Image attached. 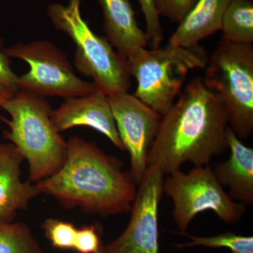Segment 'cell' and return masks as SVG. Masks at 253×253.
Masks as SVG:
<instances>
[{
	"instance_id": "ba28073f",
	"label": "cell",
	"mask_w": 253,
	"mask_h": 253,
	"mask_svg": "<svg viewBox=\"0 0 253 253\" xmlns=\"http://www.w3.org/2000/svg\"><path fill=\"white\" fill-rule=\"evenodd\" d=\"M163 193L172 200V217L182 232L199 213L212 211L228 224L239 221L245 205L234 201L214 175L212 168L195 167L188 173L180 169L163 179Z\"/></svg>"
},
{
	"instance_id": "ac0fdd59",
	"label": "cell",
	"mask_w": 253,
	"mask_h": 253,
	"mask_svg": "<svg viewBox=\"0 0 253 253\" xmlns=\"http://www.w3.org/2000/svg\"><path fill=\"white\" fill-rule=\"evenodd\" d=\"M181 234L191 239V241L185 244L176 245L178 249L192 247V246H205V247L218 249L226 248L232 253H253V236L236 235L234 233L226 232L212 237H199L189 235L185 232Z\"/></svg>"
},
{
	"instance_id": "7402d4cb",
	"label": "cell",
	"mask_w": 253,
	"mask_h": 253,
	"mask_svg": "<svg viewBox=\"0 0 253 253\" xmlns=\"http://www.w3.org/2000/svg\"><path fill=\"white\" fill-rule=\"evenodd\" d=\"M101 244L96 226H83L77 231L74 249L81 253H94Z\"/></svg>"
},
{
	"instance_id": "8fae6325",
	"label": "cell",
	"mask_w": 253,
	"mask_h": 253,
	"mask_svg": "<svg viewBox=\"0 0 253 253\" xmlns=\"http://www.w3.org/2000/svg\"><path fill=\"white\" fill-rule=\"evenodd\" d=\"M51 119L59 132L74 126H89L106 136L118 149L125 151L109 96L99 89L86 96L65 99L57 109L51 111Z\"/></svg>"
},
{
	"instance_id": "52a82bcc",
	"label": "cell",
	"mask_w": 253,
	"mask_h": 253,
	"mask_svg": "<svg viewBox=\"0 0 253 253\" xmlns=\"http://www.w3.org/2000/svg\"><path fill=\"white\" fill-rule=\"evenodd\" d=\"M4 51L9 57L22 60L29 66V71L18 77L19 90L67 99L98 89L93 82L78 77L65 53L49 41L18 42Z\"/></svg>"
},
{
	"instance_id": "8992f818",
	"label": "cell",
	"mask_w": 253,
	"mask_h": 253,
	"mask_svg": "<svg viewBox=\"0 0 253 253\" xmlns=\"http://www.w3.org/2000/svg\"><path fill=\"white\" fill-rule=\"evenodd\" d=\"M208 61L201 46L189 49L168 44L158 49L143 48L127 59L130 76L137 83L134 95L163 116L180 94L189 71L206 67Z\"/></svg>"
},
{
	"instance_id": "7a4b0ae2",
	"label": "cell",
	"mask_w": 253,
	"mask_h": 253,
	"mask_svg": "<svg viewBox=\"0 0 253 253\" xmlns=\"http://www.w3.org/2000/svg\"><path fill=\"white\" fill-rule=\"evenodd\" d=\"M66 145L61 169L38 182L41 193L66 207H81L103 217L130 212L137 184L121 162L79 136L70 138Z\"/></svg>"
},
{
	"instance_id": "5bb4252c",
	"label": "cell",
	"mask_w": 253,
	"mask_h": 253,
	"mask_svg": "<svg viewBox=\"0 0 253 253\" xmlns=\"http://www.w3.org/2000/svg\"><path fill=\"white\" fill-rule=\"evenodd\" d=\"M106 38L121 56L127 59L149 45L138 25L130 0H99Z\"/></svg>"
},
{
	"instance_id": "603a6c76",
	"label": "cell",
	"mask_w": 253,
	"mask_h": 253,
	"mask_svg": "<svg viewBox=\"0 0 253 253\" xmlns=\"http://www.w3.org/2000/svg\"><path fill=\"white\" fill-rule=\"evenodd\" d=\"M4 40L0 37V84L16 94L19 91L18 77L10 66L9 56L4 51Z\"/></svg>"
},
{
	"instance_id": "5b68a950",
	"label": "cell",
	"mask_w": 253,
	"mask_h": 253,
	"mask_svg": "<svg viewBox=\"0 0 253 253\" xmlns=\"http://www.w3.org/2000/svg\"><path fill=\"white\" fill-rule=\"evenodd\" d=\"M203 81L220 101L240 139L253 131V46L221 39L206 66Z\"/></svg>"
},
{
	"instance_id": "d6986e66",
	"label": "cell",
	"mask_w": 253,
	"mask_h": 253,
	"mask_svg": "<svg viewBox=\"0 0 253 253\" xmlns=\"http://www.w3.org/2000/svg\"><path fill=\"white\" fill-rule=\"evenodd\" d=\"M51 244L61 249H74L78 229L71 223L59 219H46L42 226Z\"/></svg>"
},
{
	"instance_id": "30bf717a",
	"label": "cell",
	"mask_w": 253,
	"mask_h": 253,
	"mask_svg": "<svg viewBox=\"0 0 253 253\" xmlns=\"http://www.w3.org/2000/svg\"><path fill=\"white\" fill-rule=\"evenodd\" d=\"M164 176L156 166L148 167L138 185L129 224L122 235L104 246L105 253H158V207Z\"/></svg>"
},
{
	"instance_id": "9c48e42d",
	"label": "cell",
	"mask_w": 253,
	"mask_h": 253,
	"mask_svg": "<svg viewBox=\"0 0 253 253\" xmlns=\"http://www.w3.org/2000/svg\"><path fill=\"white\" fill-rule=\"evenodd\" d=\"M109 100L120 138L130 157L129 174L139 185L147 170L148 154L162 115L128 92L110 96Z\"/></svg>"
},
{
	"instance_id": "e0dca14e",
	"label": "cell",
	"mask_w": 253,
	"mask_h": 253,
	"mask_svg": "<svg viewBox=\"0 0 253 253\" xmlns=\"http://www.w3.org/2000/svg\"><path fill=\"white\" fill-rule=\"evenodd\" d=\"M0 253H42L31 230L22 223L0 221Z\"/></svg>"
},
{
	"instance_id": "ffe728a7",
	"label": "cell",
	"mask_w": 253,
	"mask_h": 253,
	"mask_svg": "<svg viewBox=\"0 0 253 253\" xmlns=\"http://www.w3.org/2000/svg\"><path fill=\"white\" fill-rule=\"evenodd\" d=\"M138 1L146 21V34L149 45L151 49H158L161 47L164 34L154 0H138Z\"/></svg>"
},
{
	"instance_id": "2e32d148",
	"label": "cell",
	"mask_w": 253,
	"mask_h": 253,
	"mask_svg": "<svg viewBox=\"0 0 253 253\" xmlns=\"http://www.w3.org/2000/svg\"><path fill=\"white\" fill-rule=\"evenodd\" d=\"M221 39L241 44L253 42V2L252 0H231L222 21Z\"/></svg>"
},
{
	"instance_id": "4fadbf2b",
	"label": "cell",
	"mask_w": 253,
	"mask_h": 253,
	"mask_svg": "<svg viewBox=\"0 0 253 253\" xmlns=\"http://www.w3.org/2000/svg\"><path fill=\"white\" fill-rule=\"evenodd\" d=\"M23 160L14 145L0 144V221H9L17 211L26 209L30 201L42 194L38 186L21 179Z\"/></svg>"
},
{
	"instance_id": "277c9868",
	"label": "cell",
	"mask_w": 253,
	"mask_h": 253,
	"mask_svg": "<svg viewBox=\"0 0 253 253\" xmlns=\"http://www.w3.org/2000/svg\"><path fill=\"white\" fill-rule=\"evenodd\" d=\"M82 0H68L67 4L52 3L48 16L54 27L66 33L75 43V68L90 78L98 89L108 96L127 92L131 85L127 59L108 41L95 34L81 14Z\"/></svg>"
},
{
	"instance_id": "d4e9b609",
	"label": "cell",
	"mask_w": 253,
	"mask_h": 253,
	"mask_svg": "<svg viewBox=\"0 0 253 253\" xmlns=\"http://www.w3.org/2000/svg\"><path fill=\"white\" fill-rule=\"evenodd\" d=\"M94 253H105L104 245L101 244V246H99V249Z\"/></svg>"
},
{
	"instance_id": "cb8c5ba5",
	"label": "cell",
	"mask_w": 253,
	"mask_h": 253,
	"mask_svg": "<svg viewBox=\"0 0 253 253\" xmlns=\"http://www.w3.org/2000/svg\"><path fill=\"white\" fill-rule=\"evenodd\" d=\"M14 93L11 92L7 89L0 84V107L3 106L12 97Z\"/></svg>"
},
{
	"instance_id": "3957f363",
	"label": "cell",
	"mask_w": 253,
	"mask_h": 253,
	"mask_svg": "<svg viewBox=\"0 0 253 253\" xmlns=\"http://www.w3.org/2000/svg\"><path fill=\"white\" fill-rule=\"evenodd\" d=\"M10 119L0 117L9 130L5 139L14 145L29 166L30 182H39L62 167L67 145L51 119V106L45 98L19 90L2 106Z\"/></svg>"
},
{
	"instance_id": "9a60e30c",
	"label": "cell",
	"mask_w": 253,
	"mask_h": 253,
	"mask_svg": "<svg viewBox=\"0 0 253 253\" xmlns=\"http://www.w3.org/2000/svg\"><path fill=\"white\" fill-rule=\"evenodd\" d=\"M231 0H198L179 23L168 44L195 48L200 42L221 31V21Z\"/></svg>"
},
{
	"instance_id": "6da1fadb",
	"label": "cell",
	"mask_w": 253,
	"mask_h": 253,
	"mask_svg": "<svg viewBox=\"0 0 253 253\" xmlns=\"http://www.w3.org/2000/svg\"><path fill=\"white\" fill-rule=\"evenodd\" d=\"M227 116L224 106L205 86L203 78L191 80L179 99L163 115L147 157L164 175L180 169L186 162L208 166L228 149Z\"/></svg>"
},
{
	"instance_id": "44dd1931",
	"label": "cell",
	"mask_w": 253,
	"mask_h": 253,
	"mask_svg": "<svg viewBox=\"0 0 253 253\" xmlns=\"http://www.w3.org/2000/svg\"><path fill=\"white\" fill-rule=\"evenodd\" d=\"M198 0H154L160 17L167 18L179 23L194 7Z\"/></svg>"
},
{
	"instance_id": "7c38bea8",
	"label": "cell",
	"mask_w": 253,
	"mask_h": 253,
	"mask_svg": "<svg viewBox=\"0 0 253 253\" xmlns=\"http://www.w3.org/2000/svg\"><path fill=\"white\" fill-rule=\"evenodd\" d=\"M230 156L216 163L212 169L223 187L229 189V196L244 205L253 204V149L246 146L230 126L226 132Z\"/></svg>"
}]
</instances>
